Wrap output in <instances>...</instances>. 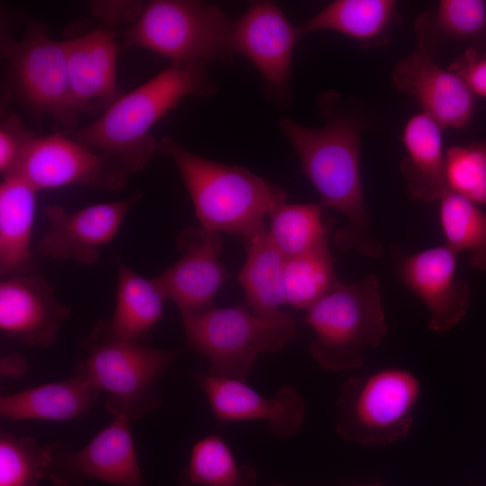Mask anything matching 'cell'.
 <instances>
[{
    "instance_id": "6da1fadb",
    "label": "cell",
    "mask_w": 486,
    "mask_h": 486,
    "mask_svg": "<svg viewBox=\"0 0 486 486\" xmlns=\"http://www.w3.org/2000/svg\"><path fill=\"white\" fill-rule=\"evenodd\" d=\"M279 127L292 145L303 173L320 196V204L339 212L346 224L334 239L343 251L376 258L382 247L370 230V216L364 199L360 171L358 123L345 116H332L320 128H309L288 117Z\"/></svg>"
},
{
    "instance_id": "7a4b0ae2",
    "label": "cell",
    "mask_w": 486,
    "mask_h": 486,
    "mask_svg": "<svg viewBox=\"0 0 486 486\" xmlns=\"http://www.w3.org/2000/svg\"><path fill=\"white\" fill-rule=\"evenodd\" d=\"M217 87L205 66L171 63L120 96L89 124L64 131L76 141L108 154L131 174L144 169L158 149L153 126L183 98L210 97Z\"/></svg>"
},
{
    "instance_id": "3957f363",
    "label": "cell",
    "mask_w": 486,
    "mask_h": 486,
    "mask_svg": "<svg viewBox=\"0 0 486 486\" xmlns=\"http://www.w3.org/2000/svg\"><path fill=\"white\" fill-rule=\"evenodd\" d=\"M158 150L176 165L199 225L209 230L248 240L266 231L269 213L286 202L285 191L248 169L198 156L171 136L158 140Z\"/></svg>"
},
{
    "instance_id": "277c9868",
    "label": "cell",
    "mask_w": 486,
    "mask_h": 486,
    "mask_svg": "<svg viewBox=\"0 0 486 486\" xmlns=\"http://www.w3.org/2000/svg\"><path fill=\"white\" fill-rule=\"evenodd\" d=\"M304 320L315 334L310 354L321 368H359L365 351L387 333L378 277L370 274L350 284L339 282L306 310Z\"/></svg>"
},
{
    "instance_id": "5b68a950",
    "label": "cell",
    "mask_w": 486,
    "mask_h": 486,
    "mask_svg": "<svg viewBox=\"0 0 486 486\" xmlns=\"http://www.w3.org/2000/svg\"><path fill=\"white\" fill-rule=\"evenodd\" d=\"M190 346L209 360L208 374L247 381L257 356L279 351L294 335L290 312L263 317L244 302L182 315Z\"/></svg>"
},
{
    "instance_id": "8992f818",
    "label": "cell",
    "mask_w": 486,
    "mask_h": 486,
    "mask_svg": "<svg viewBox=\"0 0 486 486\" xmlns=\"http://www.w3.org/2000/svg\"><path fill=\"white\" fill-rule=\"evenodd\" d=\"M232 23L213 4L193 0H153L126 29L122 48H141L172 63L226 60L233 53Z\"/></svg>"
},
{
    "instance_id": "52a82bcc",
    "label": "cell",
    "mask_w": 486,
    "mask_h": 486,
    "mask_svg": "<svg viewBox=\"0 0 486 486\" xmlns=\"http://www.w3.org/2000/svg\"><path fill=\"white\" fill-rule=\"evenodd\" d=\"M81 345L87 357L78 365L95 388L108 392L106 407L113 417L122 414L130 420L157 407L155 386L175 351L121 339L108 320L99 321Z\"/></svg>"
},
{
    "instance_id": "ba28073f",
    "label": "cell",
    "mask_w": 486,
    "mask_h": 486,
    "mask_svg": "<svg viewBox=\"0 0 486 486\" xmlns=\"http://www.w3.org/2000/svg\"><path fill=\"white\" fill-rule=\"evenodd\" d=\"M421 394L418 378L408 369L385 367L348 377L337 403L336 428L346 440L384 446L405 438Z\"/></svg>"
},
{
    "instance_id": "9c48e42d",
    "label": "cell",
    "mask_w": 486,
    "mask_h": 486,
    "mask_svg": "<svg viewBox=\"0 0 486 486\" xmlns=\"http://www.w3.org/2000/svg\"><path fill=\"white\" fill-rule=\"evenodd\" d=\"M1 54L25 106L36 115L51 117L64 131L75 130L80 115L71 96L64 40L51 39L44 22L31 19L18 40L1 30Z\"/></svg>"
},
{
    "instance_id": "30bf717a",
    "label": "cell",
    "mask_w": 486,
    "mask_h": 486,
    "mask_svg": "<svg viewBox=\"0 0 486 486\" xmlns=\"http://www.w3.org/2000/svg\"><path fill=\"white\" fill-rule=\"evenodd\" d=\"M14 174L38 192L71 185L113 192L122 188L130 176L115 158L64 131L37 136Z\"/></svg>"
},
{
    "instance_id": "8fae6325",
    "label": "cell",
    "mask_w": 486,
    "mask_h": 486,
    "mask_svg": "<svg viewBox=\"0 0 486 486\" xmlns=\"http://www.w3.org/2000/svg\"><path fill=\"white\" fill-rule=\"evenodd\" d=\"M130 419L114 416L86 446H47V476L56 486H86L97 480L115 486H148L142 478Z\"/></svg>"
},
{
    "instance_id": "7c38bea8",
    "label": "cell",
    "mask_w": 486,
    "mask_h": 486,
    "mask_svg": "<svg viewBox=\"0 0 486 486\" xmlns=\"http://www.w3.org/2000/svg\"><path fill=\"white\" fill-rule=\"evenodd\" d=\"M301 36L277 4L251 3L232 23L234 54L247 58L261 75L266 92L280 105L288 104L292 60Z\"/></svg>"
},
{
    "instance_id": "4fadbf2b",
    "label": "cell",
    "mask_w": 486,
    "mask_h": 486,
    "mask_svg": "<svg viewBox=\"0 0 486 486\" xmlns=\"http://www.w3.org/2000/svg\"><path fill=\"white\" fill-rule=\"evenodd\" d=\"M141 198V192L134 191L125 198L76 212H68L58 204L45 206L48 228L38 242L37 251L48 258L94 266L102 248L113 239L127 214Z\"/></svg>"
},
{
    "instance_id": "5bb4252c",
    "label": "cell",
    "mask_w": 486,
    "mask_h": 486,
    "mask_svg": "<svg viewBox=\"0 0 486 486\" xmlns=\"http://www.w3.org/2000/svg\"><path fill=\"white\" fill-rule=\"evenodd\" d=\"M221 246L220 233L201 225L186 227L178 233L180 257L154 278L182 315L213 307L214 296L227 279L219 258Z\"/></svg>"
},
{
    "instance_id": "9a60e30c",
    "label": "cell",
    "mask_w": 486,
    "mask_h": 486,
    "mask_svg": "<svg viewBox=\"0 0 486 486\" xmlns=\"http://www.w3.org/2000/svg\"><path fill=\"white\" fill-rule=\"evenodd\" d=\"M214 418L220 423L258 420L279 438L298 434L305 418L306 403L295 389L284 386L266 397L245 381L208 373L196 374Z\"/></svg>"
},
{
    "instance_id": "2e32d148",
    "label": "cell",
    "mask_w": 486,
    "mask_h": 486,
    "mask_svg": "<svg viewBox=\"0 0 486 486\" xmlns=\"http://www.w3.org/2000/svg\"><path fill=\"white\" fill-rule=\"evenodd\" d=\"M392 251L398 275L429 311V329L442 333L458 324L470 303L468 283L454 276L458 254L446 245L413 255Z\"/></svg>"
},
{
    "instance_id": "e0dca14e",
    "label": "cell",
    "mask_w": 486,
    "mask_h": 486,
    "mask_svg": "<svg viewBox=\"0 0 486 486\" xmlns=\"http://www.w3.org/2000/svg\"><path fill=\"white\" fill-rule=\"evenodd\" d=\"M70 308L56 296L53 286L34 272L3 278L0 283L1 331L30 346H49Z\"/></svg>"
},
{
    "instance_id": "ac0fdd59",
    "label": "cell",
    "mask_w": 486,
    "mask_h": 486,
    "mask_svg": "<svg viewBox=\"0 0 486 486\" xmlns=\"http://www.w3.org/2000/svg\"><path fill=\"white\" fill-rule=\"evenodd\" d=\"M392 79L443 130L463 129L472 122L475 96L457 74L439 66L431 55L418 50L406 56L395 65Z\"/></svg>"
},
{
    "instance_id": "d6986e66",
    "label": "cell",
    "mask_w": 486,
    "mask_h": 486,
    "mask_svg": "<svg viewBox=\"0 0 486 486\" xmlns=\"http://www.w3.org/2000/svg\"><path fill=\"white\" fill-rule=\"evenodd\" d=\"M71 96L79 113L96 114L122 92L116 82L119 45L112 30L99 27L64 40Z\"/></svg>"
},
{
    "instance_id": "ffe728a7",
    "label": "cell",
    "mask_w": 486,
    "mask_h": 486,
    "mask_svg": "<svg viewBox=\"0 0 486 486\" xmlns=\"http://www.w3.org/2000/svg\"><path fill=\"white\" fill-rule=\"evenodd\" d=\"M443 128L423 112L406 122L401 141L406 156L400 162L410 196L415 200H440L447 192Z\"/></svg>"
},
{
    "instance_id": "44dd1931",
    "label": "cell",
    "mask_w": 486,
    "mask_h": 486,
    "mask_svg": "<svg viewBox=\"0 0 486 486\" xmlns=\"http://www.w3.org/2000/svg\"><path fill=\"white\" fill-rule=\"evenodd\" d=\"M38 191L16 174L0 184L1 278L32 272L31 249Z\"/></svg>"
},
{
    "instance_id": "7402d4cb",
    "label": "cell",
    "mask_w": 486,
    "mask_h": 486,
    "mask_svg": "<svg viewBox=\"0 0 486 486\" xmlns=\"http://www.w3.org/2000/svg\"><path fill=\"white\" fill-rule=\"evenodd\" d=\"M100 392L77 364L69 379L2 396L0 414L15 420H68L85 414Z\"/></svg>"
},
{
    "instance_id": "603a6c76",
    "label": "cell",
    "mask_w": 486,
    "mask_h": 486,
    "mask_svg": "<svg viewBox=\"0 0 486 486\" xmlns=\"http://www.w3.org/2000/svg\"><path fill=\"white\" fill-rule=\"evenodd\" d=\"M116 302L108 321L117 338L140 342L162 318L167 301L155 278H146L118 257Z\"/></svg>"
},
{
    "instance_id": "cb8c5ba5",
    "label": "cell",
    "mask_w": 486,
    "mask_h": 486,
    "mask_svg": "<svg viewBox=\"0 0 486 486\" xmlns=\"http://www.w3.org/2000/svg\"><path fill=\"white\" fill-rule=\"evenodd\" d=\"M247 257L238 279L245 292L244 303L256 314L276 317L286 304L285 257L268 237L267 230L244 241Z\"/></svg>"
},
{
    "instance_id": "d4e9b609",
    "label": "cell",
    "mask_w": 486,
    "mask_h": 486,
    "mask_svg": "<svg viewBox=\"0 0 486 486\" xmlns=\"http://www.w3.org/2000/svg\"><path fill=\"white\" fill-rule=\"evenodd\" d=\"M393 0H336L298 27L301 36L330 30L368 42L386 32L395 14Z\"/></svg>"
},
{
    "instance_id": "484cf974",
    "label": "cell",
    "mask_w": 486,
    "mask_h": 486,
    "mask_svg": "<svg viewBox=\"0 0 486 486\" xmlns=\"http://www.w3.org/2000/svg\"><path fill=\"white\" fill-rule=\"evenodd\" d=\"M416 35L422 52L446 41H468L486 31V3L482 0H441L436 8L416 21Z\"/></svg>"
},
{
    "instance_id": "4316f807",
    "label": "cell",
    "mask_w": 486,
    "mask_h": 486,
    "mask_svg": "<svg viewBox=\"0 0 486 486\" xmlns=\"http://www.w3.org/2000/svg\"><path fill=\"white\" fill-rule=\"evenodd\" d=\"M320 203L277 205L268 215L267 234L286 258L328 245L329 228L323 221Z\"/></svg>"
},
{
    "instance_id": "83f0119b",
    "label": "cell",
    "mask_w": 486,
    "mask_h": 486,
    "mask_svg": "<svg viewBox=\"0 0 486 486\" xmlns=\"http://www.w3.org/2000/svg\"><path fill=\"white\" fill-rule=\"evenodd\" d=\"M256 482L255 469L238 464L230 446L217 435L194 444L188 465L180 475L183 486H255Z\"/></svg>"
},
{
    "instance_id": "f1b7e54d",
    "label": "cell",
    "mask_w": 486,
    "mask_h": 486,
    "mask_svg": "<svg viewBox=\"0 0 486 486\" xmlns=\"http://www.w3.org/2000/svg\"><path fill=\"white\" fill-rule=\"evenodd\" d=\"M439 219L446 246L459 254L469 252V266L486 271V212L452 192L440 200Z\"/></svg>"
},
{
    "instance_id": "f546056e",
    "label": "cell",
    "mask_w": 486,
    "mask_h": 486,
    "mask_svg": "<svg viewBox=\"0 0 486 486\" xmlns=\"http://www.w3.org/2000/svg\"><path fill=\"white\" fill-rule=\"evenodd\" d=\"M284 274L286 304L305 310L340 282L328 245L286 257Z\"/></svg>"
},
{
    "instance_id": "4dcf8cb0",
    "label": "cell",
    "mask_w": 486,
    "mask_h": 486,
    "mask_svg": "<svg viewBox=\"0 0 486 486\" xmlns=\"http://www.w3.org/2000/svg\"><path fill=\"white\" fill-rule=\"evenodd\" d=\"M446 182L449 192L486 204V141H473L446 151Z\"/></svg>"
},
{
    "instance_id": "1f68e13d",
    "label": "cell",
    "mask_w": 486,
    "mask_h": 486,
    "mask_svg": "<svg viewBox=\"0 0 486 486\" xmlns=\"http://www.w3.org/2000/svg\"><path fill=\"white\" fill-rule=\"evenodd\" d=\"M47 446L33 439L1 433L0 486H37L47 476Z\"/></svg>"
},
{
    "instance_id": "d6a6232c",
    "label": "cell",
    "mask_w": 486,
    "mask_h": 486,
    "mask_svg": "<svg viewBox=\"0 0 486 486\" xmlns=\"http://www.w3.org/2000/svg\"><path fill=\"white\" fill-rule=\"evenodd\" d=\"M37 138L21 116L2 104L0 120V173L14 174L31 143Z\"/></svg>"
},
{
    "instance_id": "836d02e7",
    "label": "cell",
    "mask_w": 486,
    "mask_h": 486,
    "mask_svg": "<svg viewBox=\"0 0 486 486\" xmlns=\"http://www.w3.org/2000/svg\"><path fill=\"white\" fill-rule=\"evenodd\" d=\"M448 68L464 80L474 96L486 98V51L469 48Z\"/></svg>"
},
{
    "instance_id": "e575fe53",
    "label": "cell",
    "mask_w": 486,
    "mask_h": 486,
    "mask_svg": "<svg viewBox=\"0 0 486 486\" xmlns=\"http://www.w3.org/2000/svg\"><path fill=\"white\" fill-rule=\"evenodd\" d=\"M90 12L98 19L103 27L112 30L114 26L134 24L140 18L145 4L141 1H92L88 4Z\"/></svg>"
},
{
    "instance_id": "d590c367",
    "label": "cell",
    "mask_w": 486,
    "mask_h": 486,
    "mask_svg": "<svg viewBox=\"0 0 486 486\" xmlns=\"http://www.w3.org/2000/svg\"><path fill=\"white\" fill-rule=\"evenodd\" d=\"M26 369V363L22 356L20 355L12 354L4 358L1 362V372L7 375H20Z\"/></svg>"
},
{
    "instance_id": "8d00e7d4",
    "label": "cell",
    "mask_w": 486,
    "mask_h": 486,
    "mask_svg": "<svg viewBox=\"0 0 486 486\" xmlns=\"http://www.w3.org/2000/svg\"><path fill=\"white\" fill-rule=\"evenodd\" d=\"M353 486H380L378 484H358V485H353Z\"/></svg>"
},
{
    "instance_id": "74e56055",
    "label": "cell",
    "mask_w": 486,
    "mask_h": 486,
    "mask_svg": "<svg viewBox=\"0 0 486 486\" xmlns=\"http://www.w3.org/2000/svg\"><path fill=\"white\" fill-rule=\"evenodd\" d=\"M274 486H285V485H283V484H275Z\"/></svg>"
}]
</instances>
